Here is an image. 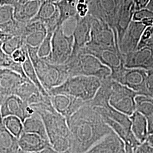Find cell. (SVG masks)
<instances>
[{
    "mask_svg": "<svg viewBox=\"0 0 153 153\" xmlns=\"http://www.w3.org/2000/svg\"><path fill=\"white\" fill-rule=\"evenodd\" d=\"M147 144L146 142L142 143L138 148L137 149V151L135 153H147Z\"/></svg>",
    "mask_w": 153,
    "mask_h": 153,
    "instance_id": "45",
    "label": "cell"
},
{
    "mask_svg": "<svg viewBox=\"0 0 153 153\" xmlns=\"http://www.w3.org/2000/svg\"><path fill=\"white\" fill-rule=\"evenodd\" d=\"M136 11L133 0L124 2L123 9L117 16L115 29L117 35L119 45L129 25L133 21V16Z\"/></svg>",
    "mask_w": 153,
    "mask_h": 153,
    "instance_id": "22",
    "label": "cell"
},
{
    "mask_svg": "<svg viewBox=\"0 0 153 153\" xmlns=\"http://www.w3.org/2000/svg\"><path fill=\"white\" fill-rule=\"evenodd\" d=\"M37 153H60L56 150H55L53 148H52L51 146H48L46 148H44L41 151Z\"/></svg>",
    "mask_w": 153,
    "mask_h": 153,
    "instance_id": "46",
    "label": "cell"
},
{
    "mask_svg": "<svg viewBox=\"0 0 153 153\" xmlns=\"http://www.w3.org/2000/svg\"><path fill=\"white\" fill-rule=\"evenodd\" d=\"M95 0H76V16L83 18L88 14Z\"/></svg>",
    "mask_w": 153,
    "mask_h": 153,
    "instance_id": "37",
    "label": "cell"
},
{
    "mask_svg": "<svg viewBox=\"0 0 153 153\" xmlns=\"http://www.w3.org/2000/svg\"><path fill=\"white\" fill-rule=\"evenodd\" d=\"M71 132V153H83L114 132L102 116L86 103L67 120Z\"/></svg>",
    "mask_w": 153,
    "mask_h": 153,
    "instance_id": "1",
    "label": "cell"
},
{
    "mask_svg": "<svg viewBox=\"0 0 153 153\" xmlns=\"http://www.w3.org/2000/svg\"><path fill=\"white\" fill-rule=\"evenodd\" d=\"M1 122L6 128L18 139L23 132V122L16 116H6L1 119Z\"/></svg>",
    "mask_w": 153,
    "mask_h": 153,
    "instance_id": "32",
    "label": "cell"
},
{
    "mask_svg": "<svg viewBox=\"0 0 153 153\" xmlns=\"http://www.w3.org/2000/svg\"><path fill=\"white\" fill-rule=\"evenodd\" d=\"M30 106L42 118L51 146L59 153L70 151L71 132L67 120L55 109L50 97L43 102Z\"/></svg>",
    "mask_w": 153,
    "mask_h": 153,
    "instance_id": "2",
    "label": "cell"
},
{
    "mask_svg": "<svg viewBox=\"0 0 153 153\" xmlns=\"http://www.w3.org/2000/svg\"><path fill=\"white\" fill-rule=\"evenodd\" d=\"M83 153H126L125 145L115 132L105 136Z\"/></svg>",
    "mask_w": 153,
    "mask_h": 153,
    "instance_id": "18",
    "label": "cell"
},
{
    "mask_svg": "<svg viewBox=\"0 0 153 153\" xmlns=\"http://www.w3.org/2000/svg\"><path fill=\"white\" fill-rule=\"evenodd\" d=\"M26 47L28 54L33 62L39 79L47 93L51 89L60 86L69 77L65 64H52L39 57V48H33L27 45Z\"/></svg>",
    "mask_w": 153,
    "mask_h": 153,
    "instance_id": "3",
    "label": "cell"
},
{
    "mask_svg": "<svg viewBox=\"0 0 153 153\" xmlns=\"http://www.w3.org/2000/svg\"><path fill=\"white\" fill-rule=\"evenodd\" d=\"M32 153V152H26L25 150H23L22 149H21L20 148H19L18 149V150L16 151V153Z\"/></svg>",
    "mask_w": 153,
    "mask_h": 153,
    "instance_id": "49",
    "label": "cell"
},
{
    "mask_svg": "<svg viewBox=\"0 0 153 153\" xmlns=\"http://www.w3.org/2000/svg\"><path fill=\"white\" fill-rule=\"evenodd\" d=\"M64 64L69 76H95L102 81L108 78L111 74L109 68L97 57L80 51L76 56H71Z\"/></svg>",
    "mask_w": 153,
    "mask_h": 153,
    "instance_id": "5",
    "label": "cell"
},
{
    "mask_svg": "<svg viewBox=\"0 0 153 153\" xmlns=\"http://www.w3.org/2000/svg\"><path fill=\"white\" fill-rule=\"evenodd\" d=\"M49 1H52L53 2H55V3H57V2H60L61 0H49Z\"/></svg>",
    "mask_w": 153,
    "mask_h": 153,
    "instance_id": "51",
    "label": "cell"
},
{
    "mask_svg": "<svg viewBox=\"0 0 153 153\" xmlns=\"http://www.w3.org/2000/svg\"><path fill=\"white\" fill-rule=\"evenodd\" d=\"M1 102H2V100H0V121H1Z\"/></svg>",
    "mask_w": 153,
    "mask_h": 153,
    "instance_id": "52",
    "label": "cell"
},
{
    "mask_svg": "<svg viewBox=\"0 0 153 153\" xmlns=\"http://www.w3.org/2000/svg\"><path fill=\"white\" fill-rule=\"evenodd\" d=\"M71 153V152H70V151H68V152H64V153Z\"/></svg>",
    "mask_w": 153,
    "mask_h": 153,
    "instance_id": "53",
    "label": "cell"
},
{
    "mask_svg": "<svg viewBox=\"0 0 153 153\" xmlns=\"http://www.w3.org/2000/svg\"><path fill=\"white\" fill-rule=\"evenodd\" d=\"M19 148L18 139L6 128L1 120L0 153H16Z\"/></svg>",
    "mask_w": 153,
    "mask_h": 153,
    "instance_id": "28",
    "label": "cell"
},
{
    "mask_svg": "<svg viewBox=\"0 0 153 153\" xmlns=\"http://www.w3.org/2000/svg\"><path fill=\"white\" fill-rule=\"evenodd\" d=\"M73 44V34H66L63 25H58L52 35L51 53L43 59L53 64H64L71 56Z\"/></svg>",
    "mask_w": 153,
    "mask_h": 153,
    "instance_id": "7",
    "label": "cell"
},
{
    "mask_svg": "<svg viewBox=\"0 0 153 153\" xmlns=\"http://www.w3.org/2000/svg\"><path fill=\"white\" fill-rule=\"evenodd\" d=\"M54 32L48 31L46 37L40 44L38 51V55L40 58H46L49 56L51 51L52 38Z\"/></svg>",
    "mask_w": 153,
    "mask_h": 153,
    "instance_id": "35",
    "label": "cell"
},
{
    "mask_svg": "<svg viewBox=\"0 0 153 153\" xmlns=\"http://www.w3.org/2000/svg\"><path fill=\"white\" fill-rule=\"evenodd\" d=\"M75 19L76 26L72 33L74 44L71 56H76L90 41L92 16L88 14L83 18L76 16Z\"/></svg>",
    "mask_w": 153,
    "mask_h": 153,
    "instance_id": "13",
    "label": "cell"
},
{
    "mask_svg": "<svg viewBox=\"0 0 153 153\" xmlns=\"http://www.w3.org/2000/svg\"><path fill=\"white\" fill-rule=\"evenodd\" d=\"M142 47H148L153 49V25L146 27L142 33L137 48Z\"/></svg>",
    "mask_w": 153,
    "mask_h": 153,
    "instance_id": "36",
    "label": "cell"
},
{
    "mask_svg": "<svg viewBox=\"0 0 153 153\" xmlns=\"http://www.w3.org/2000/svg\"><path fill=\"white\" fill-rule=\"evenodd\" d=\"M149 18H153V12L145 8L140 10L135 11L133 16V21H141L145 19Z\"/></svg>",
    "mask_w": 153,
    "mask_h": 153,
    "instance_id": "39",
    "label": "cell"
},
{
    "mask_svg": "<svg viewBox=\"0 0 153 153\" xmlns=\"http://www.w3.org/2000/svg\"><path fill=\"white\" fill-rule=\"evenodd\" d=\"M146 27L141 21H131L119 44V48L123 56L137 49L142 33Z\"/></svg>",
    "mask_w": 153,
    "mask_h": 153,
    "instance_id": "14",
    "label": "cell"
},
{
    "mask_svg": "<svg viewBox=\"0 0 153 153\" xmlns=\"http://www.w3.org/2000/svg\"><path fill=\"white\" fill-rule=\"evenodd\" d=\"M42 2L41 0H33L25 3L18 2L14 6L15 19L22 23L30 22L38 14Z\"/></svg>",
    "mask_w": 153,
    "mask_h": 153,
    "instance_id": "24",
    "label": "cell"
},
{
    "mask_svg": "<svg viewBox=\"0 0 153 153\" xmlns=\"http://www.w3.org/2000/svg\"><path fill=\"white\" fill-rule=\"evenodd\" d=\"M26 79L15 71L7 68H0V100L14 95L16 89Z\"/></svg>",
    "mask_w": 153,
    "mask_h": 153,
    "instance_id": "19",
    "label": "cell"
},
{
    "mask_svg": "<svg viewBox=\"0 0 153 153\" xmlns=\"http://www.w3.org/2000/svg\"><path fill=\"white\" fill-rule=\"evenodd\" d=\"M90 54L97 57L103 64L107 66L111 69V73H116L125 67L124 58L120 51L107 50L93 52Z\"/></svg>",
    "mask_w": 153,
    "mask_h": 153,
    "instance_id": "25",
    "label": "cell"
},
{
    "mask_svg": "<svg viewBox=\"0 0 153 153\" xmlns=\"http://www.w3.org/2000/svg\"><path fill=\"white\" fill-rule=\"evenodd\" d=\"M27 56V49L26 45L21 48L14 51L11 55V57L15 62L22 64L26 60Z\"/></svg>",
    "mask_w": 153,
    "mask_h": 153,
    "instance_id": "38",
    "label": "cell"
},
{
    "mask_svg": "<svg viewBox=\"0 0 153 153\" xmlns=\"http://www.w3.org/2000/svg\"><path fill=\"white\" fill-rule=\"evenodd\" d=\"M124 4V0H95L88 14L106 22L117 35L115 24Z\"/></svg>",
    "mask_w": 153,
    "mask_h": 153,
    "instance_id": "10",
    "label": "cell"
},
{
    "mask_svg": "<svg viewBox=\"0 0 153 153\" xmlns=\"http://www.w3.org/2000/svg\"><path fill=\"white\" fill-rule=\"evenodd\" d=\"M126 1H127V0H124V2H126Z\"/></svg>",
    "mask_w": 153,
    "mask_h": 153,
    "instance_id": "54",
    "label": "cell"
},
{
    "mask_svg": "<svg viewBox=\"0 0 153 153\" xmlns=\"http://www.w3.org/2000/svg\"><path fill=\"white\" fill-rule=\"evenodd\" d=\"M34 111L29 105L16 95L7 96L2 100L1 107L2 118L14 116L23 122Z\"/></svg>",
    "mask_w": 153,
    "mask_h": 153,
    "instance_id": "11",
    "label": "cell"
},
{
    "mask_svg": "<svg viewBox=\"0 0 153 153\" xmlns=\"http://www.w3.org/2000/svg\"><path fill=\"white\" fill-rule=\"evenodd\" d=\"M19 2V0H0V6H11L14 7Z\"/></svg>",
    "mask_w": 153,
    "mask_h": 153,
    "instance_id": "43",
    "label": "cell"
},
{
    "mask_svg": "<svg viewBox=\"0 0 153 153\" xmlns=\"http://www.w3.org/2000/svg\"><path fill=\"white\" fill-rule=\"evenodd\" d=\"M146 142H148L150 145L153 146V134L149 135L147 140H146Z\"/></svg>",
    "mask_w": 153,
    "mask_h": 153,
    "instance_id": "47",
    "label": "cell"
},
{
    "mask_svg": "<svg viewBox=\"0 0 153 153\" xmlns=\"http://www.w3.org/2000/svg\"><path fill=\"white\" fill-rule=\"evenodd\" d=\"M26 45L23 38L21 36H14L2 43V49L7 55L11 56L12 53L17 49Z\"/></svg>",
    "mask_w": 153,
    "mask_h": 153,
    "instance_id": "34",
    "label": "cell"
},
{
    "mask_svg": "<svg viewBox=\"0 0 153 153\" xmlns=\"http://www.w3.org/2000/svg\"><path fill=\"white\" fill-rule=\"evenodd\" d=\"M137 95L133 90L112 80L109 104L118 111L131 116L136 111L135 98Z\"/></svg>",
    "mask_w": 153,
    "mask_h": 153,
    "instance_id": "8",
    "label": "cell"
},
{
    "mask_svg": "<svg viewBox=\"0 0 153 153\" xmlns=\"http://www.w3.org/2000/svg\"><path fill=\"white\" fill-rule=\"evenodd\" d=\"M60 18V12L57 3L49 0H44L38 13L31 21H38L44 23L48 31H55Z\"/></svg>",
    "mask_w": 153,
    "mask_h": 153,
    "instance_id": "16",
    "label": "cell"
},
{
    "mask_svg": "<svg viewBox=\"0 0 153 153\" xmlns=\"http://www.w3.org/2000/svg\"><path fill=\"white\" fill-rule=\"evenodd\" d=\"M27 23L16 21L14 17V7L0 6V29L11 36H22Z\"/></svg>",
    "mask_w": 153,
    "mask_h": 153,
    "instance_id": "17",
    "label": "cell"
},
{
    "mask_svg": "<svg viewBox=\"0 0 153 153\" xmlns=\"http://www.w3.org/2000/svg\"><path fill=\"white\" fill-rule=\"evenodd\" d=\"M47 33V28L44 23L38 21H30L26 25L22 38L27 46L39 48Z\"/></svg>",
    "mask_w": 153,
    "mask_h": 153,
    "instance_id": "20",
    "label": "cell"
},
{
    "mask_svg": "<svg viewBox=\"0 0 153 153\" xmlns=\"http://www.w3.org/2000/svg\"><path fill=\"white\" fill-rule=\"evenodd\" d=\"M146 95L153 98V69L148 71L146 81Z\"/></svg>",
    "mask_w": 153,
    "mask_h": 153,
    "instance_id": "40",
    "label": "cell"
},
{
    "mask_svg": "<svg viewBox=\"0 0 153 153\" xmlns=\"http://www.w3.org/2000/svg\"><path fill=\"white\" fill-rule=\"evenodd\" d=\"M148 120V134L149 135L153 134V114L146 117Z\"/></svg>",
    "mask_w": 153,
    "mask_h": 153,
    "instance_id": "42",
    "label": "cell"
},
{
    "mask_svg": "<svg viewBox=\"0 0 153 153\" xmlns=\"http://www.w3.org/2000/svg\"><path fill=\"white\" fill-rule=\"evenodd\" d=\"M28 105L43 102L49 97H44L38 88L28 78L25 79L16 89L15 94Z\"/></svg>",
    "mask_w": 153,
    "mask_h": 153,
    "instance_id": "21",
    "label": "cell"
},
{
    "mask_svg": "<svg viewBox=\"0 0 153 153\" xmlns=\"http://www.w3.org/2000/svg\"><path fill=\"white\" fill-rule=\"evenodd\" d=\"M22 67L23 69V71L25 72V74L28 79L30 81L33 82V83L38 88L40 91L44 95V97H49L48 93H47V91L44 89L41 82H40L38 76H37L35 68L33 65V62H31V61L30 59L28 54L26 60L22 64Z\"/></svg>",
    "mask_w": 153,
    "mask_h": 153,
    "instance_id": "30",
    "label": "cell"
},
{
    "mask_svg": "<svg viewBox=\"0 0 153 153\" xmlns=\"http://www.w3.org/2000/svg\"><path fill=\"white\" fill-rule=\"evenodd\" d=\"M146 9L153 12V0H150V2L146 7Z\"/></svg>",
    "mask_w": 153,
    "mask_h": 153,
    "instance_id": "48",
    "label": "cell"
},
{
    "mask_svg": "<svg viewBox=\"0 0 153 153\" xmlns=\"http://www.w3.org/2000/svg\"><path fill=\"white\" fill-rule=\"evenodd\" d=\"M130 118L131 131L137 140L142 144L146 141L149 136L147 118L137 111L130 116Z\"/></svg>",
    "mask_w": 153,
    "mask_h": 153,
    "instance_id": "26",
    "label": "cell"
},
{
    "mask_svg": "<svg viewBox=\"0 0 153 153\" xmlns=\"http://www.w3.org/2000/svg\"><path fill=\"white\" fill-rule=\"evenodd\" d=\"M136 11L146 8L150 0H133Z\"/></svg>",
    "mask_w": 153,
    "mask_h": 153,
    "instance_id": "41",
    "label": "cell"
},
{
    "mask_svg": "<svg viewBox=\"0 0 153 153\" xmlns=\"http://www.w3.org/2000/svg\"><path fill=\"white\" fill-rule=\"evenodd\" d=\"M23 124L24 132L37 134L49 141L43 120L38 113L34 112L23 122Z\"/></svg>",
    "mask_w": 153,
    "mask_h": 153,
    "instance_id": "27",
    "label": "cell"
},
{
    "mask_svg": "<svg viewBox=\"0 0 153 153\" xmlns=\"http://www.w3.org/2000/svg\"><path fill=\"white\" fill-rule=\"evenodd\" d=\"M55 109L68 120L72 115L88 102L69 95L58 94L49 95Z\"/></svg>",
    "mask_w": 153,
    "mask_h": 153,
    "instance_id": "12",
    "label": "cell"
},
{
    "mask_svg": "<svg viewBox=\"0 0 153 153\" xmlns=\"http://www.w3.org/2000/svg\"><path fill=\"white\" fill-rule=\"evenodd\" d=\"M13 36H11L10 35L4 32L3 30H2L1 29H0V40L4 43L7 40L11 38V37H13Z\"/></svg>",
    "mask_w": 153,
    "mask_h": 153,
    "instance_id": "44",
    "label": "cell"
},
{
    "mask_svg": "<svg viewBox=\"0 0 153 153\" xmlns=\"http://www.w3.org/2000/svg\"><path fill=\"white\" fill-rule=\"evenodd\" d=\"M148 71L138 68H123L120 71L111 73L109 78L128 87L138 94L146 95V81Z\"/></svg>",
    "mask_w": 153,
    "mask_h": 153,
    "instance_id": "9",
    "label": "cell"
},
{
    "mask_svg": "<svg viewBox=\"0 0 153 153\" xmlns=\"http://www.w3.org/2000/svg\"><path fill=\"white\" fill-rule=\"evenodd\" d=\"M33 1V0H19V2L20 3H25V2H26L28 1ZM42 1H43L44 0H41Z\"/></svg>",
    "mask_w": 153,
    "mask_h": 153,
    "instance_id": "50",
    "label": "cell"
},
{
    "mask_svg": "<svg viewBox=\"0 0 153 153\" xmlns=\"http://www.w3.org/2000/svg\"><path fill=\"white\" fill-rule=\"evenodd\" d=\"M0 68H7L15 71L21 76L27 78L26 76L22 64L15 62L11 56L7 55L2 49V42L0 40Z\"/></svg>",
    "mask_w": 153,
    "mask_h": 153,
    "instance_id": "31",
    "label": "cell"
},
{
    "mask_svg": "<svg viewBox=\"0 0 153 153\" xmlns=\"http://www.w3.org/2000/svg\"><path fill=\"white\" fill-rule=\"evenodd\" d=\"M57 4L60 12L58 25H63L66 21L76 18L77 14L76 0H61Z\"/></svg>",
    "mask_w": 153,
    "mask_h": 153,
    "instance_id": "29",
    "label": "cell"
},
{
    "mask_svg": "<svg viewBox=\"0 0 153 153\" xmlns=\"http://www.w3.org/2000/svg\"><path fill=\"white\" fill-rule=\"evenodd\" d=\"M19 148L23 150L38 153L48 146H51L49 141H47L37 134L23 132L18 138Z\"/></svg>",
    "mask_w": 153,
    "mask_h": 153,
    "instance_id": "23",
    "label": "cell"
},
{
    "mask_svg": "<svg viewBox=\"0 0 153 153\" xmlns=\"http://www.w3.org/2000/svg\"><path fill=\"white\" fill-rule=\"evenodd\" d=\"M107 50L120 51L117 36L106 22L92 16L90 40L80 52L90 54Z\"/></svg>",
    "mask_w": 153,
    "mask_h": 153,
    "instance_id": "6",
    "label": "cell"
},
{
    "mask_svg": "<svg viewBox=\"0 0 153 153\" xmlns=\"http://www.w3.org/2000/svg\"><path fill=\"white\" fill-rule=\"evenodd\" d=\"M101 83V80L95 76H69L60 86L51 89L48 93L49 95L67 94L88 102L94 98Z\"/></svg>",
    "mask_w": 153,
    "mask_h": 153,
    "instance_id": "4",
    "label": "cell"
},
{
    "mask_svg": "<svg viewBox=\"0 0 153 153\" xmlns=\"http://www.w3.org/2000/svg\"><path fill=\"white\" fill-rule=\"evenodd\" d=\"M123 56L124 65L127 68H138L147 71L153 69V49L150 48H137Z\"/></svg>",
    "mask_w": 153,
    "mask_h": 153,
    "instance_id": "15",
    "label": "cell"
},
{
    "mask_svg": "<svg viewBox=\"0 0 153 153\" xmlns=\"http://www.w3.org/2000/svg\"><path fill=\"white\" fill-rule=\"evenodd\" d=\"M136 111L148 117L153 114V98L145 95H137L135 98Z\"/></svg>",
    "mask_w": 153,
    "mask_h": 153,
    "instance_id": "33",
    "label": "cell"
}]
</instances>
